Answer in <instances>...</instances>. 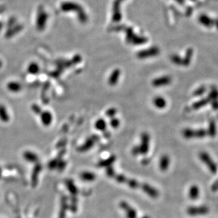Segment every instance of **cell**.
Wrapping results in <instances>:
<instances>
[{"label":"cell","instance_id":"obj_29","mask_svg":"<svg viewBox=\"0 0 218 218\" xmlns=\"http://www.w3.org/2000/svg\"><path fill=\"white\" fill-rule=\"evenodd\" d=\"M96 128L100 130H103L106 128V123L103 120H99L95 124Z\"/></svg>","mask_w":218,"mask_h":218},{"label":"cell","instance_id":"obj_30","mask_svg":"<svg viewBox=\"0 0 218 218\" xmlns=\"http://www.w3.org/2000/svg\"><path fill=\"white\" fill-rule=\"evenodd\" d=\"M206 91V88L204 86H201L197 89L194 92V95L198 96H201L203 95Z\"/></svg>","mask_w":218,"mask_h":218},{"label":"cell","instance_id":"obj_36","mask_svg":"<svg viewBox=\"0 0 218 218\" xmlns=\"http://www.w3.org/2000/svg\"><path fill=\"white\" fill-rule=\"evenodd\" d=\"M211 190L213 192H216L218 191V179H217L211 185Z\"/></svg>","mask_w":218,"mask_h":218},{"label":"cell","instance_id":"obj_22","mask_svg":"<svg viewBox=\"0 0 218 218\" xmlns=\"http://www.w3.org/2000/svg\"><path fill=\"white\" fill-rule=\"evenodd\" d=\"M192 56H193V50H192V49H189L186 52L184 59H182V65L183 66H188L190 65Z\"/></svg>","mask_w":218,"mask_h":218},{"label":"cell","instance_id":"obj_42","mask_svg":"<svg viewBox=\"0 0 218 218\" xmlns=\"http://www.w3.org/2000/svg\"><path fill=\"white\" fill-rule=\"evenodd\" d=\"M1 176H2V169H1V168L0 167V178L1 177Z\"/></svg>","mask_w":218,"mask_h":218},{"label":"cell","instance_id":"obj_14","mask_svg":"<svg viewBox=\"0 0 218 218\" xmlns=\"http://www.w3.org/2000/svg\"><path fill=\"white\" fill-rule=\"evenodd\" d=\"M169 164H170V158L169 157L165 155H163L160 159L159 161V168L160 170L163 172L166 171L169 166Z\"/></svg>","mask_w":218,"mask_h":218},{"label":"cell","instance_id":"obj_15","mask_svg":"<svg viewBox=\"0 0 218 218\" xmlns=\"http://www.w3.org/2000/svg\"><path fill=\"white\" fill-rule=\"evenodd\" d=\"M9 115L7 109L3 105H0V120L3 123H7L9 121Z\"/></svg>","mask_w":218,"mask_h":218},{"label":"cell","instance_id":"obj_21","mask_svg":"<svg viewBox=\"0 0 218 218\" xmlns=\"http://www.w3.org/2000/svg\"><path fill=\"white\" fill-rule=\"evenodd\" d=\"M33 172L32 173V184L33 185H35L37 181V178L38 174L40 173V172L41 170V166L40 164L39 165H37L35 167V168L33 169Z\"/></svg>","mask_w":218,"mask_h":218},{"label":"cell","instance_id":"obj_2","mask_svg":"<svg viewBox=\"0 0 218 218\" xmlns=\"http://www.w3.org/2000/svg\"><path fill=\"white\" fill-rule=\"evenodd\" d=\"M210 209L205 205L200 206H191L187 208V213L191 216H204L208 214Z\"/></svg>","mask_w":218,"mask_h":218},{"label":"cell","instance_id":"obj_19","mask_svg":"<svg viewBox=\"0 0 218 218\" xmlns=\"http://www.w3.org/2000/svg\"><path fill=\"white\" fill-rule=\"evenodd\" d=\"M120 72L118 69H116L115 70H114L111 76H110V78H109V84L110 85H115L117 83V81L119 79V76H120Z\"/></svg>","mask_w":218,"mask_h":218},{"label":"cell","instance_id":"obj_12","mask_svg":"<svg viewBox=\"0 0 218 218\" xmlns=\"http://www.w3.org/2000/svg\"><path fill=\"white\" fill-rule=\"evenodd\" d=\"M7 89L13 93L19 92L22 89V85L18 82H9L7 85Z\"/></svg>","mask_w":218,"mask_h":218},{"label":"cell","instance_id":"obj_26","mask_svg":"<svg viewBox=\"0 0 218 218\" xmlns=\"http://www.w3.org/2000/svg\"><path fill=\"white\" fill-rule=\"evenodd\" d=\"M208 98L210 100V101H216L218 99V90L216 88H213L211 91L210 92Z\"/></svg>","mask_w":218,"mask_h":218},{"label":"cell","instance_id":"obj_16","mask_svg":"<svg viewBox=\"0 0 218 218\" xmlns=\"http://www.w3.org/2000/svg\"><path fill=\"white\" fill-rule=\"evenodd\" d=\"M115 160L116 156H111L107 159L100 161L98 164V166L99 167H108L109 166H111V164L115 161Z\"/></svg>","mask_w":218,"mask_h":218},{"label":"cell","instance_id":"obj_25","mask_svg":"<svg viewBox=\"0 0 218 218\" xmlns=\"http://www.w3.org/2000/svg\"><path fill=\"white\" fill-rule=\"evenodd\" d=\"M125 184H127V185L131 189H136L137 188H139L141 187L140 183H139L136 180L133 179H127L126 182Z\"/></svg>","mask_w":218,"mask_h":218},{"label":"cell","instance_id":"obj_38","mask_svg":"<svg viewBox=\"0 0 218 218\" xmlns=\"http://www.w3.org/2000/svg\"><path fill=\"white\" fill-rule=\"evenodd\" d=\"M211 107L214 110H218V100L211 101Z\"/></svg>","mask_w":218,"mask_h":218},{"label":"cell","instance_id":"obj_33","mask_svg":"<svg viewBox=\"0 0 218 218\" xmlns=\"http://www.w3.org/2000/svg\"><path fill=\"white\" fill-rule=\"evenodd\" d=\"M32 109L33 111L37 115H39V114L40 115L41 112L42 111L41 107L37 104H33L32 106Z\"/></svg>","mask_w":218,"mask_h":218},{"label":"cell","instance_id":"obj_34","mask_svg":"<svg viewBox=\"0 0 218 218\" xmlns=\"http://www.w3.org/2000/svg\"><path fill=\"white\" fill-rule=\"evenodd\" d=\"M58 163V160L53 159V160L50 161L49 162V163L48 164V167L50 169H54V168H57Z\"/></svg>","mask_w":218,"mask_h":218},{"label":"cell","instance_id":"obj_40","mask_svg":"<svg viewBox=\"0 0 218 218\" xmlns=\"http://www.w3.org/2000/svg\"><path fill=\"white\" fill-rule=\"evenodd\" d=\"M214 26H216V27L218 28V20H214Z\"/></svg>","mask_w":218,"mask_h":218},{"label":"cell","instance_id":"obj_6","mask_svg":"<svg viewBox=\"0 0 218 218\" xmlns=\"http://www.w3.org/2000/svg\"><path fill=\"white\" fill-rule=\"evenodd\" d=\"M149 136L147 133H144L142 136V144L138 147L140 154H146L149 150Z\"/></svg>","mask_w":218,"mask_h":218},{"label":"cell","instance_id":"obj_13","mask_svg":"<svg viewBox=\"0 0 218 218\" xmlns=\"http://www.w3.org/2000/svg\"><path fill=\"white\" fill-rule=\"evenodd\" d=\"M207 135L211 137H215L217 134V127L216 123L214 121H211L208 124L207 130Z\"/></svg>","mask_w":218,"mask_h":218},{"label":"cell","instance_id":"obj_27","mask_svg":"<svg viewBox=\"0 0 218 218\" xmlns=\"http://www.w3.org/2000/svg\"><path fill=\"white\" fill-rule=\"evenodd\" d=\"M94 144V141L93 140H89L87 141L82 146L80 147L79 150L80 151H85L87 150L90 149Z\"/></svg>","mask_w":218,"mask_h":218},{"label":"cell","instance_id":"obj_35","mask_svg":"<svg viewBox=\"0 0 218 218\" xmlns=\"http://www.w3.org/2000/svg\"><path fill=\"white\" fill-rule=\"evenodd\" d=\"M66 163L64 161H58L57 168L59 170H63L64 168V167H66Z\"/></svg>","mask_w":218,"mask_h":218},{"label":"cell","instance_id":"obj_43","mask_svg":"<svg viewBox=\"0 0 218 218\" xmlns=\"http://www.w3.org/2000/svg\"><path fill=\"white\" fill-rule=\"evenodd\" d=\"M1 65H2V63H1V61H0V67L1 66Z\"/></svg>","mask_w":218,"mask_h":218},{"label":"cell","instance_id":"obj_10","mask_svg":"<svg viewBox=\"0 0 218 218\" xmlns=\"http://www.w3.org/2000/svg\"><path fill=\"white\" fill-rule=\"evenodd\" d=\"M23 158L26 161L31 163H35L38 160V156L37 155L30 151H26L23 153Z\"/></svg>","mask_w":218,"mask_h":218},{"label":"cell","instance_id":"obj_39","mask_svg":"<svg viewBox=\"0 0 218 218\" xmlns=\"http://www.w3.org/2000/svg\"><path fill=\"white\" fill-rule=\"evenodd\" d=\"M115 110H114V109H110V110H109L107 112V115H108V116H113L115 113Z\"/></svg>","mask_w":218,"mask_h":218},{"label":"cell","instance_id":"obj_37","mask_svg":"<svg viewBox=\"0 0 218 218\" xmlns=\"http://www.w3.org/2000/svg\"><path fill=\"white\" fill-rule=\"evenodd\" d=\"M110 124H111V125L113 127L116 128V127H117L119 125L120 122H119V121L117 119H113V120H112V121H111Z\"/></svg>","mask_w":218,"mask_h":218},{"label":"cell","instance_id":"obj_3","mask_svg":"<svg viewBox=\"0 0 218 218\" xmlns=\"http://www.w3.org/2000/svg\"><path fill=\"white\" fill-rule=\"evenodd\" d=\"M207 135V130L203 129H200L197 130L187 129L183 131V136L187 139L203 138Z\"/></svg>","mask_w":218,"mask_h":218},{"label":"cell","instance_id":"obj_24","mask_svg":"<svg viewBox=\"0 0 218 218\" xmlns=\"http://www.w3.org/2000/svg\"><path fill=\"white\" fill-rule=\"evenodd\" d=\"M66 186L72 194L76 195L78 193V189L72 180L68 179L66 182Z\"/></svg>","mask_w":218,"mask_h":218},{"label":"cell","instance_id":"obj_28","mask_svg":"<svg viewBox=\"0 0 218 218\" xmlns=\"http://www.w3.org/2000/svg\"><path fill=\"white\" fill-rule=\"evenodd\" d=\"M114 178L118 183H121V184H125L127 179V177L122 174H118V175L116 174Z\"/></svg>","mask_w":218,"mask_h":218},{"label":"cell","instance_id":"obj_31","mask_svg":"<svg viewBox=\"0 0 218 218\" xmlns=\"http://www.w3.org/2000/svg\"><path fill=\"white\" fill-rule=\"evenodd\" d=\"M106 174L109 177H114L116 175V173H115V172L113 169V168L111 166H109L108 167H107V169H106Z\"/></svg>","mask_w":218,"mask_h":218},{"label":"cell","instance_id":"obj_32","mask_svg":"<svg viewBox=\"0 0 218 218\" xmlns=\"http://www.w3.org/2000/svg\"><path fill=\"white\" fill-rule=\"evenodd\" d=\"M172 60L175 64L182 65V59L177 55H173L172 57Z\"/></svg>","mask_w":218,"mask_h":218},{"label":"cell","instance_id":"obj_1","mask_svg":"<svg viewBox=\"0 0 218 218\" xmlns=\"http://www.w3.org/2000/svg\"><path fill=\"white\" fill-rule=\"evenodd\" d=\"M199 157L200 160L204 164L211 173L216 174L217 173L218 166L208 153L205 151H202L199 153Z\"/></svg>","mask_w":218,"mask_h":218},{"label":"cell","instance_id":"obj_9","mask_svg":"<svg viewBox=\"0 0 218 218\" xmlns=\"http://www.w3.org/2000/svg\"><path fill=\"white\" fill-rule=\"evenodd\" d=\"M171 81H172L171 78L168 76H163L154 80L153 81V85L155 87L163 86L170 84Z\"/></svg>","mask_w":218,"mask_h":218},{"label":"cell","instance_id":"obj_18","mask_svg":"<svg viewBox=\"0 0 218 218\" xmlns=\"http://www.w3.org/2000/svg\"><path fill=\"white\" fill-rule=\"evenodd\" d=\"M80 177L83 181L90 182L95 180L96 175L95 173L90 172H84L81 173Z\"/></svg>","mask_w":218,"mask_h":218},{"label":"cell","instance_id":"obj_20","mask_svg":"<svg viewBox=\"0 0 218 218\" xmlns=\"http://www.w3.org/2000/svg\"><path fill=\"white\" fill-rule=\"evenodd\" d=\"M210 101L208 99V98H203L201 99V100L197 101L196 102L194 103L193 105V109H195V110H198V109H201L203 107L205 106L208 103H209Z\"/></svg>","mask_w":218,"mask_h":218},{"label":"cell","instance_id":"obj_8","mask_svg":"<svg viewBox=\"0 0 218 218\" xmlns=\"http://www.w3.org/2000/svg\"><path fill=\"white\" fill-rule=\"evenodd\" d=\"M188 195L189 198L192 201L197 200L200 196V189L197 185H191L189 190Z\"/></svg>","mask_w":218,"mask_h":218},{"label":"cell","instance_id":"obj_17","mask_svg":"<svg viewBox=\"0 0 218 218\" xmlns=\"http://www.w3.org/2000/svg\"><path fill=\"white\" fill-rule=\"evenodd\" d=\"M27 72L31 75H37L40 70L39 65L36 63H31L27 67Z\"/></svg>","mask_w":218,"mask_h":218},{"label":"cell","instance_id":"obj_23","mask_svg":"<svg viewBox=\"0 0 218 218\" xmlns=\"http://www.w3.org/2000/svg\"><path fill=\"white\" fill-rule=\"evenodd\" d=\"M153 103L154 105L159 109H163L166 106V101L162 97H157L155 98L153 100Z\"/></svg>","mask_w":218,"mask_h":218},{"label":"cell","instance_id":"obj_41","mask_svg":"<svg viewBox=\"0 0 218 218\" xmlns=\"http://www.w3.org/2000/svg\"><path fill=\"white\" fill-rule=\"evenodd\" d=\"M141 218H150V216H147V215H146V216H142V217H141Z\"/></svg>","mask_w":218,"mask_h":218},{"label":"cell","instance_id":"obj_7","mask_svg":"<svg viewBox=\"0 0 218 218\" xmlns=\"http://www.w3.org/2000/svg\"><path fill=\"white\" fill-rule=\"evenodd\" d=\"M41 123L44 126H49L53 120L52 114L49 111H43L40 114Z\"/></svg>","mask_w":218,"mask_h":218},{"label":"cell","instance_id":"obj_11","mask_svg":"<svg viewBox=\"0 0 218 218\" xmlns=\"http://www.w3.org/2000/svg\"><path fill=\"white\" fill-rule=\"evenodd\" d=\"M199 22L205 27H211L214 26V20L206 15H202L200 16Z\"/></svg>","mask_w":218,"mask_h":218},{"label":"cell","instance_id":"obj_4","mask_svg":"<svg viewBox=\"0 0 218 218\" xmlns=\"http://www.w3.org/2000/svg\"><path fill=\"white\" fill-rule=\"evenodd\" d=\"M120 207L121 209L125 212L127 218H137V213L136 211L129 204L125 201H121L120 203Z\"/></svg>","mask_w":218,"mask_h":218},{"label":"cell","instance_id":"obj_5","mask_svg":"<svg viewBox=\"0 0 218 218\" xmlns=\"http://www.w3.org/2000/svg\"><path fill=\"white\" fill-rule=\"evenodd\" d=\"M141 190L152 198H157L159 196V191L148 184H141Z\"/></svg>","mask_w":218,"mask_h":218}]
</instances>
